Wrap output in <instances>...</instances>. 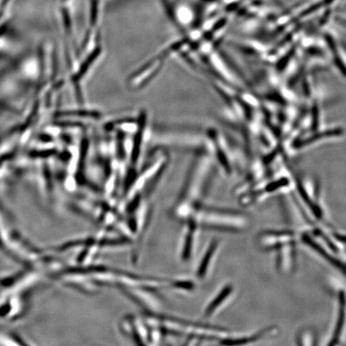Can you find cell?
Segmentation results:
<instances>
[{
    "label": "cell",
    "mask_w": 346,
    "mask_h": 346,
    "mask_svg": "<svg viewBox=\"0 0 346 346\" xmlns=\"http://www.w3.org/2000/svg\"><path fill=\"white\" fill-rule=\"evenodd\" d=\"M270 330H266L261 332L259 334L252 335L250 337H245V338H239L236 340H226L223 342V345L225 346H243L246 345L252 344L257 341L261 340L262 338L270 335Z\"/></svg>",
    "instance_id": "6da1fadb"
},
{
    "label": "cell",
    "mask_w": 346,
    "mask_h": 346,
    "mask_svg": "<svg viewBox=\"0 0 346 346\" xmlns=\"http://www.w3.org/2000/svg\"><path fill=\"white\" fill-rule=\"evenodd\" d=\"M232 286H226L223 288V290L219 293L216 298L214 299L212 303H211L207 309H206V316L207 317H211L213 315L214 312H216L219 307L228 299V296L232 294Z\"/></svg>",
    "instance_id": "7a4b0ae2"
},
{
    "label": "cell",
    "mask_w": 346,
    "mask_h": 346,
    "mask_svg": "<svg viewBox=\"0 0 346 346\" xmlns=\"http://www.w3.org/2000/svg\"><path fill=\"white\" fill-rule=\"evenodd\" d=\"M217 245V242H212L208 249L206 256H205L204 259L201 261V266L198 269V277H205V274L208 271V268L209 266L210 261H211V259H212L214 254L216 253Z\"/></svg>",
    "instance_id": "3957f363"
},
{
    "label": "cell",
    "mask_w": 346,
    "mask_h": 346,
    "mask_svg": "<svg viewBox=\"0 0 346 346\" xmlns=\"http://www.w3.org/2000/svg\"><path fill=\"white\" fill-rule=\"evenodd\" d=\"M91 6H92V7H91V24L93 25L94 23H95V20H96V18H97V0H93V1H92V4H91Z\"/></svg>",
    "instance_id": "277c9868"
},
{
    "label": "cell",
    "mask_w": 346,
    "mask_h": 346,
    "mask_svg": "<svg viewBox=\"0 0 346 346\" xmlns=\"http://www.w3.org/2000/svg\"><path fill=\"white\" fill-rule=\"evenodd\" d=\"M9 1L10 0H2V2H1V4H0V18L3 15L5 8H6V5L8 4Z\"/></svg>",
    "instance_id": "5b68a950"
}]
</instances>
